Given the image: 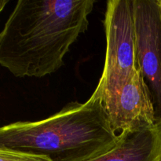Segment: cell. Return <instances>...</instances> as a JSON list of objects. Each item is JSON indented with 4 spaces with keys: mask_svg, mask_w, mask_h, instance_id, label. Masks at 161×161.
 <instances>
[{
    "mask_svg": "<svg viewBox=\"0 0 161 161\" xmlns=\"http://www.w3.org/2000/svg\"><path fill=\"white\" fill-rule=\"evenodd\" d=\"M94 0H19L0 31V65L16 77L53 73L87 30Z\"/></svg>",
    "mask_w": 161,
    "mask_h": 161,
    "instance_id": "obj_1",
    "label": "cell"
},
{
    "mask_svg": "<svg viewBox=\"0 0 161 161\" xmlns=\"http://www.w3.org/2000/svg\"><path fill=\"white\" fill-rule=\"evenodd\" d=\"M119 134L100 101L72 102L50 117L0 127V149L47 157L86 161L109 150Z\"/></svg>",
    "mask_w": 161,
    "mask_h": 161,
    "instance_id": "obj_2",
    "label": "cell"
},
{
    "mask_svg": "<svg viewBox=\"0 0 161 161\" xmlns=\"http://www.w3.org/2000/svg\"><path fill=\"white\" fill-rule=\"evenodd\" d=\"M103 25L106 39L105 64L90 99L100 101L105 108L138 70L132 0L107 2Z\"/></svg>",
    "mask_w": 161,
    "mask_h": 161,
    "instance_id": "obj_3",
    "label": "cell"
},
{
    "mask_svg": "<svg viewBox=\"0 0 161 161\" xmlns=\"http://www.w3.org/2000/svg\"><path fill=\"white\" fill-rule=\"evenodd\" d=\"M138 67L161 122V11L157 0H132Z\"/></svg>",
    "mask_w": 161,
    "mask_h": 161,
    "instance_id": "obj_4",
    "label": "cell"
},
{
    "mask_svg": "<svg viewBox=\"0 0 161 161\" xmlns=\"http://www.w3.org/2000/svg\"><path fill=\"white\" fill-rule=\"evenodd\" d=\"M105 109L116 133L139 130L158 122L152 94L139 69Z\"/></svg>",
    "mask_w": 161,
    "mask_h": 161,
    "instance_id": "obj_5",
    "label": "cell"
},
{
    "mask_svg": "<svg viewBox=\"0 0 161 161\" xmlns=\"http://www.w3.org/2000/svg\"><path fill=\"white\" fill-rule=\"evenodd\" d=\"M86 161H161V122L122 131L112 149Z\"/></svg>",
    "mask_w": 161,
    "mask_h": 161,
    "instance_id": "obj_6",
    "label": "cell"
},
{
    "mask_svg": "<svg viewBox=\"0 0 161 161\" xmlns=\"http://www.w3.org/2000/svg\"><path fill=\"white\" fill-rule=\"evenodd\" d=\"M0 161H50L47 157L27 153L0 149Z\"/></svg>",
    "mask_w": 161,
    "mask_h": 161,
    "instance_id": "obj_7",
    "label": "cell"
},
{
    "mask_svg": "<svg viewBox=\"0 0 161 161\" xmlns=\"http://www.w3.org/2000/svg\"><path fill=\"white\" fill-rule=\"evenodd\" d=\"M8 2H9L8 0H0V14L3 10V9H4L6 5L8 3Z\"/></svg>",
    "mask_w": 161,
    "mask_h": 161,
    "instance_id": "obj_8",
    "label": "cell"
},
{
    "mask_svg": "<svg viewBox=\"0 0 161 161\" xmlns=\"http://www.w3.org/2000/svg\"><path fill=\"white\" fill-rule=\"evenodd\" d=\"M157 2H158V4H159V6H160V9L161 11V0H157Z\"/></svg>",
    "mask_w": 161,
    "mask_h": 161,
    "instance_id": "obj_9",
    "label": "cell"
}]
</instances>
